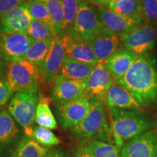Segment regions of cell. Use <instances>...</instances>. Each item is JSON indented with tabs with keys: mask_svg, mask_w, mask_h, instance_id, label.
<instances>
[{
	"mask_svg": "<svg viewBox=\"0 0 157 157\" xmlns=\"http://www.w3.org/2000/svg\"><path fill=\"white\" fill-rule=\"evenodd\" d=\"M118 82L143 107L151 106L157 101V59L148 52L138 56Z\"/></svg>",
	"mask_w": 157,
	"mask_h": 157,
	"instance_id": "obj_1",
	"label": "cell"
},
{
	"mask_svg": "<svg viewBox=\"0 0 157 157\" xmlns=\"http://www.w3.org/2000/svg\"><path fill=\"white\" fill-rule=\"evenodd\" d=\"M153 127L151 117L141 110L110 109V128L113 143L119 150Z\"/></svg>",
	"mask_w": 157,
	"mask_h": 157,
	"instance_id": "obj_2",
	"label": "cell"
},
{
	"mask_svg": "<svg viewBox=\"0 0 157 157\" xmlns=\"http://www.w3.org/2000/svg\"><path fill=\"white\" fill-rule=\"evenodd\" d=\"M90 109L87 117L71 129L78 137L113 144V140L101 101L96 97L90 98Z\"/></svg>",
	"mask_w": 157,
	"mask_h": 157,
	"instance_id": "obj_3",
	"label": "cell"
},
{
	"mask_svg": "<svg viewBox=\"0 0 157 157\" xmlns=\"http://www.w3.org/2000/svg\"><path fill=\"white\" fill-rule=\"evenodd\" d=\"M39 101L38 88H35L15 93L7 105V110L10 114L23 127L27 136L32 137V125Z\"/></svg>",
	"mask_w": 157,
	"mask_h": 157,
	"instance_id": "obj_4",
	"label": "cell"
},
{
	"mask_svg": "<svg viewBox=\"0 0 157 157\" xmlns=\"http://www.w3.org/2000/svg\"><path fill=\"white\" fill-rule=\"evenodd\" d=\"M42 77L39 68L25 58L7 63L6 80L13 93L38 88Z\"/></svg>",
	"mask_w": 157,
	"mask_h": 157,
	"instance_id": "obj_5",
	"label": "cell"
},
{
	"mask_svg": "<svg viewBox=\"0 0 157 157\" xmlns=\"http://www.w3.org/2000/svg\"><path fill=\"white\" fill-rule=\"evenodd\" d=\"M125 48L138 56L152 50L157 42V25L151 23L140 24L131 31L119 35Z\"/></svg>",
	"mask_w": 157,
	"mask_h": 157,
	"instance_id": "obj_6",
	"label": "cell"
},
{
	"mask_svg": "<svg viewBox=\"0 0 157 157\" xmlns=\"http://www.w3.org/2000/svg\"><path fill=\"white\" fill-rule=\"evenodd\" d=\"M101 28V25L95 7L90 4H79L77 16L68 34L91 42L99 33Z\"/></svg>",
	"mask_w": 157,
	"mask_h": 157,
	"instance_id": "obj_7",
	"label": "cell"
},
{
	"mask_svg": "<svg viewBox=\"0 0 157 157\" xmlns=\"http://www.w3.org/2000/svg\"><path fill=\"white\" fill-rule=\"evenodd\" d=\"M23 137L17 122L8 111L0 108V157H10Z\"/></svg>",
	"mask_w": 157,
	"mask_h": 157,
	"instance_id": "obj_8",
	"label": "cell"
},
{
	"mask_svg": "<svg viewBox=\"0 0 157 157\" xmlns=\"http://www.w3.org/2000/svg\"><path fill=\"white\" fill-rule=\"evenodd\" d=\"M34 40L27 33H10L0 35V55L6 63L25 58Z\"/></svg>",
	"mask_w": 157,
	"mask_h": 157,
	"instance_id": "obj_9",
	"label": "cell"
},
{
	"mask_svg": "<svg viewBox=\"0 0 157 157\" xmlns=\"http://www.w3.org/2000/svg\"><path fill=\"white\" fill-rule=\"evenodd\" d=\"M90 109V98L84 97L67 103H58L57 113L63 127L72 129L84 120Z\"/></svg>",
	"mask_w": 157,
	"mask_h": 157,
	"instance_id": "obj_10",
	"label": "cell"
},
{
	"mask_svg": "<svg viewBox=\"0 0 157 157\" xmlns=\"http://www.w3.org/2000/svg\"><path fill=\"white\" fill-rule=\"evenodd\" d=\"M113 78L105 62H98L85 81L84 87L88 98L96 97L100 101L104 100L111 87Z\"/></svg>",
	"mask_w": 157,
	"mask_h": 157,
	"instance_id": "obj_11",
	"label": "cell"
},
{
	"mask_svg": "<svg viewBox=\"0 0 157 157\" xmlns=\"http://www.w3.org/2000/svg\"><path fill=\"white\" fill-rule=\"evenodd\" d=\"M32 20L26 0L0 19V35L26 33Z\"/></svg>",
	"mask_w": 157,
	"mask_h": 157,
	"instance_id": "obj_12",
	"label": "cell"
},
{
	"mask_svg": "<svg viewBox=\"0 0 157 157\" xmlns=\"http://www.w3.org/2000/svg\"><path fill=\"white\" fill-rule=\"evenodd\" d=\"M121 157H157V135L149 130L132 139L120 150Z\"/></svg>",
	"mask_w": 157,
	"mask_h": 157,
	"instance_id": "obj_13",
	"label": "cell"
},
{
	"mask_svg": "<svg viewBox=\"0 0 157 157\" xmlns=\"http://www.w3.org/2000/svg\"><path fill=\"white\" fill-rule=\"evenodd\" d=\"M59 37L66 50L67 58L94 66L99 62L94 53L90 42L71 34Z\"/></svg>",
	"mask_w": 157,
	"mask_h": 157,
	"instance_id": "obj_14",
	"label": "cell"
},
{
	"mask_svg": "<svg viewBox=\"0 0 157 157\" xmlns=\"http://www.w3.org/2000/svg\"><path fill=\"white\" fill-rule=\"evenodd\" d=\"M88 97L84 82L75 81L59 75L53 82L52 99L58 103Z\"/></svg>",
	"mask_w": 157,
	"mask_h": 157,
	"instance_id": "obj_15",
	"label": "cell"
},
{
	"mask_svg": "<svg viewBox=\"0 0 157 157\" xmlns=\"http://www.w3.org/2000/svg\"><path fill=\"white\" fill-rule=\"evenodd\" d=\"M67 58L66 50L60 42V37L56 36L52 39V46L47 57L42 70V78L49 82H54L59 76L64 60Z\"/></svg>",
	"mask_w": 157,
	"mask_h": 157,
	"instance_id": "obj_16",
	"label": "cell"
},
{
	"mask_svg": "<svg viewBox=\"0 0 157 157\" xmlns=\"http://www.w3.org/2000/svg\"><path fill=\"white\" fill-rule=\"evenodd\" d=\"M90 44L98 61L105 62L119 49L120 37L119 34L101 27Z\"/></svg>",
	"mask_w": 157,
	"mask_h": 157,
	"instance_id": "obj_17",
	"label": "cell"
},
{
	"mask_svg": "<svg viewBox=\"0 0 157 157\" xmlns=\"http://www.w3.org/2000/svg\"><path fill=\"white\" fill-rule=\"evenodd\" d=\"M107 106L109 109L117 108L121 109L140 110L142 105L133 97L118 81L113 80L111 87L104 98Z\"/></svg>",
	"mask_w": 157,
	"mask_h": 157,
	"instance_id": "obj_18",
	"label": "cell"
},
{
	"mask_svg": "<svg viewBox=\"0 0 157 157\" xmlns=\"http://www.w3.org/2000/svg\"><path fill=\"white\" fill-rule=\"evenodd\" d=\"M137 58V55L127 48H119L105 63L113 80L119 81L126 74Z\"/></svg>",
	"mask_w": 157,
	"mask_h": 157,
	"instance_id": "obj_19",
	"label": "cell"
},
{
	"mask_svg": "<svg viewBox=\"0 0 157 157\" xmlns=\"http://www.w3.org/2000/svg\"><path fill=\"white\" fill-rule=\"evenodd\" d=\"M97 13L101 27L119 35L129 32L139 26L108 7H99L97 10Z\"/></svg>",
	"mask_w": 157,
	"mask_h": 157,
	"instance_id": "obj_20",
	"label": "cell"
},
{
	"mask_svg": "<svg viewBox=\"0 0 157 157\" xmlns=\"http://www.w3.org/2000/svg\"><path fill=\"white\" fill-rule=\"evenodd\" d=\"M107 7L138 25L145 19L141 0L110 1Z\"/></svg>",
	"mask_w": 157,
	"mask_h": 157,
	"instance_id": "obj_21",
	"label": "cell"
},
{
	"mask_svg": "<svg viewBox=\"0 0 157 157\" xmlns=\"http://www.w3.org/2000/svg\"><path fill=\"white\" fill-rule=\"evenodd\" d=\"M94 68V65L66 58L59 75L71 80L84 82L89 77Z\"/></svg>",
	"mask_w": 157,
	"mask_h": 157,
	"instance_id": "obj_22",
	"label": "cell"
},
{
	"mask_svg": "<svg viewBox=\"0 0 157 157\" xmlns=\"http://www.w3.org/2000/svg\"><path fill=\"white\" fill-rule=\"evenodd\" d=\"M50 150L39 144L32 137L25 135L10 157H47Z\"/></svg>",
	"mask_w": 157,
	"mask_h": 157,
	"instance_id": "obj_23",
	"label": "cell"
},
{
	"mask_svg": "<svg viewBox=\"0 0 157 157\" xmlns=\"http://www.w3.org/2000/svg\"><path fill=\"white\" fill-rule=\"evenodd\" d=\"M52 42V39L34 41L27 51L25 59L36 66L41 71L50 50Z\"/></svg>",
	"mask_w": 157,
	"mask_h": 157,
	"instance_id": "obj_24",
	"label": "cell"
},
{
	"mask_svg": "<svg viewBox=\"0 0 157 157\" xmlns=\"http://www.w3.org/2000/svg\"><path fill=\"white\" fill-rule=\"evenodd\" d=\"M50 99L47 97L39 98L35 113L34 121L39 127L50 129L57 128L58 124L50 108Z\"/></svg>",
	"mask_w": 157,
	"mask_h": 157,
	"instance_id": "obj_25",
	"label": "cell"
},
{
	"mask_svg": "<svg viewBox=\"0 0 157 157\" xmlns=\"http://www.w3.org/2000/svg\"><path fill=\"white\" fill-rule=\"evenodd\" d=\"M63 8V21L61 31L58 36L68 34L77 16L79 3L76 0H61Z\"/></svg>",
	"mask_w": 157,
	"mask_h": 157,
	"instance_id": "obj_26",
	"label": "cell"
},
{
	"mask_svg": "<svg viewBox=\"0 0 157 157\" xmlns=\"http://www.w3.org/2000/svg\"><path fill=\"white\" fill-rule=\"evenodd\" d=\"M84 146L95 157H121L120 150L111 143L89 140Z\"/></svg>",
	"mask_w": 157,
	"mask_h": 157,
	"instance_id": "obj_27",
	"label": "cell"
},
{
	"mask_svg": "<svg viewBox=\"0 0 157 157\" xmlns=\"http://www.w3.org/2000/svg\"><path fill=\"white\" fill-rule=\"evenodd\" d=\"M42 2L50 13L55 34L59 36L61 31L63 21V8L61 0H35Z\"/></svg>",
	"mask_w": 157,
	"mask_h": 157,
	"instance_id": "obj_28",
	"label": "cell"
},
{
	"mask_svg": "<svg viewBox=\"0 0 157 157\" xmlns=\"http://www.w3.org/2000/svg\"><path fill=\"white\" fill-rule=\"evenodd\" d=\"M26 33L34 41L52 39L56 36L54 29L51 25L43 21L34 19L31 21Z\"/></svg>",
	"mask_w": 157,
	"mask_h": 157,
	"instance_id": "obj_29",
	"label": "cell"
},
{
	"mask_svg": "<svg viewBox=\"0 0 157 157\" xmlns=\"http://www.w3.org/2000/svg\"><path fill=\"white\" fill-rule=\"evenodd\" d=\"M32 137L39 144L46 148L56 146L60 143L58 137L52 132L51 129L39 126L34 128Z\"/></svg>",
	"mask_w": 157,
	"mask_h": 157,
	"instance_id": "obj_30",
	"label": "cell"
},
{
	"mask_svg": "<svg viewBox=\"0 0 157 157\" xmlns=\"http://www.w3.org/2000/svg\"><path fill=\"white\" fill-rule=\"evenodd\" d=\"M29 2V10L34 20L41 21L48 23L53 28L52 20H51L50 13L44 4L41 2L35 1V0H28Z\"/></svg>",
	"mask_w": 157,
	"mask_h": 157,
	"instance_id": "obj_31",
	"label": "cell"
},
{
	"mask_svg": "<svg viewBox=\"0 0 157 157\" xmlns=\"http://www.w3.org/2000/svg\"><path fill=\"white\" fill-rule=\"evenodd\" d=\"M144 17L149 23H157V0H141Z\"/></svg>",
	"mask_w": 157,
	"mask_h": 157,
	"instance_id": "obj_32",
	"label": "cell"
},
{
	"mask_svg": "<svg viewBox=\"0 0 157 157\" xmlns=\"http://www.w3.org/2000/svg\"><path fill=\"white\" fill-rule=\"evenodd\" d=\"M13 95V92L12 91L7 80H0V108L7 103V101L11 99Z\"/></svg>",
	"mask_w": 157,
	"mask_h": 157,
	"instance_id": "obj_33",
	"label": "cell"
},
{
	"mask_svg": "<svg viewBox=\"0 0 157 157\" xmlns=\"http://www.w3.org/2000/svg\"><path fill=\"white\" fill-rule=\"evenodd\" d=\"M26 0H0V19Z\"/></svg>",
	"mask_w": 157,
	"mask_h": 157,
	"instance_id": "obj_34",
	"label": "cell"
},
{
	"mask_svg": "<svg viewBox=\"0 0 157 157\" xmlns=\"http://www.w3.org/2000/svg\"><path fill=\"white\" fill-rule=\"evenodd\" d=\"M74 157H95L87 150L85 146H82L77 148L74 151Z\"/></svg>",
	"mask_w": 157,
	"mask_h": 157,
	"instance_id": "obj_35",
	"label": "cell"
},
{
	"mask_svg": "<svg viewBox=\"0 0 157 157\" xmlns=\"http://www.w3.org/2000/svg\"><path fill=\"white\" fill-rule=\"evenodd\" d=\"M47 157H70L67 152L59 148L50 149Z\"/></svg>",
	"mask_w": 157,
	"mask_h": 157,
	"instance_id": "obj_36",
	"label": "cell"
},
{
	"mask_svg": "<svg viewBox=\"0 0 157 157\" xmlns=\"http://www.w3.org/2000/svg\"><path fill=\"white\" fill-rule=\"evenodd\" d=\"M7 76V63L0 55V80L6 79Z\"/></svg>",
	"mask_w": 157,
	"mask_h": 157,
	"instance_id": "obj_37",
	"label": "cell"
},
{
	"mask_svg": "<svg viewBox=\"0 0 157 157\" xmlns=\"http://www.w3.org/2000/svg\"><path fill=\"white\" fill-rule=\"evenodd\" d=\"M110 2V0H93V5L99 7H107Z\"/></svg>",
	"mask_w": 157,
	"mask_h": 157,
	"instance_id": "obj_38",
	"label": "cell"
},
{
	"mask_svg": "<svg viewBox=\"0 0 157 157\" xmlns=\"http://www.w3.org/2000/svg\"><path fill=\"white\" fill-rule=\"evenodd\" d=\"M79 4H92L93 0H76Z\"/></svg>",
	"mask_w": 157,
	"mask_h": 157,
	"instance_id": "obj_39",
	"label": "cell"
}]
</instances>
